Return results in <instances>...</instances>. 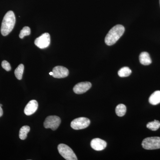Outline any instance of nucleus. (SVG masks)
<instances>
[{
  "label": "nucleus",
  "mask_w": 160,
  "mask_h": 160,
  "mask_svg": "<svg viewBox=\"0 0 160 160\" xmlns=\"http://www.w3.org/2000/svg\"><path fill=\"white\" fill-rule=\"evenodd\" d=\"M16 22L15 16L12 11H8L5 15L2 22L1 33L4 36L8 35L13 28Z\"/></svg>",
  "instance_id": "obj_1"
},
{
  "label": "nucleus",
  "mask_w": 160,
  "mask_h": 160,
  "mask_svg": "<svg viewBox=\"0 0 160 160\" xmlns=\"http://www.w3.org/2000/svg\"><path fill=\"white\" fill-rule=\"evenodd\" d=\"M125 30V28L122 25H118L112 27L105 38L106 45L110 46L115 44L124 34Z\"/></svg>",
  "instance_id": "obj_2"
},
{
  "label": "nucleus",
  "mask_w": 160,
  "mask_h": 160,
  "mask_svg": "<svg viewBox=\"0 0 160 160\" xmlns=\"http://www.w3.org/2000/svg\"><path fill=\"white\" fill-rule=\"evenodd\" d=\"M58 150L60 155L65 159L67 160H77L76 155L71 149L67 145L64 144H60L58 146Z\"/></svg>",
  "instance_id": "obj_3"
},
{
  "label": "nucleus",
  "mask_w": 160,
  "mask_h": 160,
  "mask_svg": "<svg viewBox=\"0 0 160 160\" xmlns=\"http://www.w3.org/2000/svg\"><path fill=\"white\" fill-rule=\"evenodd\" d=\"M144 149L152 150L160 149V137H154L146 138L142 142Z\"/></svg>",
  "instance_id": "obj_4"
},
{
  "label": "nucleus",
  "mask_w": 160,
  "mask_h": 160,
  "mask_svg": "<svg viewBox=\"0 0 160 160\" xmlns=\"http://www.w3.org/2000/svg\"><path fill=\"white\" fill-rule=\"evenodd\" d=\"M61 122V119L59 117L49 116L46 118L44 122V126L46 129L50 128L52 130H55L59 126Z\"/></svg>",
  "instance_id": "obj_5"
},
{
  "label": "nucleus",
  "mask_w": 160,
  "mask_h": 160,
  "mask_svg": "<svg viewBox=\"0 0 160 160\" xmlns=\"http://www.w3.org/2000/svg\"><path fill=\"white\" fill-rule=\"evenodd\" d=\"M90 121L87 118L82 117L75 119L71 123V127L75 130L86 129L90 125Z\"/></svg>",
  "instance_id": "obj_6"
},
{
  "label": "nucleus",
  "mask_w": 160,
  "mask_h": 160,
  "mask_svg": "<svg viewBox=\"0 0 160 160\" xmlns=\"http://www.w3.org/2000/svg\"><path fill=\"white\" fill-rule=\"evenodd\" d=\"M50 37L49 33L46 32L43 33L35 40L34 43L40 49H45L50 45Z\"/></svg>",
  "instance_id": "obj_7"
},
{
  "label": "nucleus",
  "mask_w": 160,
  "mask_h": 160,
  "mask_svg": "<svg viewBox=\"0 0 160 160\" xmlns=\"http://www.w3.org/2000/svg\"><path fill=\"white\" fill-rule=\"evenodd\" d=\"M52 77L56 78H62L67 77L69 74L68 69L62 66H57L52 69Z\"/></svg>",
  "instance_id": "obj_8"
},
{
  "label": "nucleus",
  "mask_w": 160,
  "mask_h": 160,
  "mask_svg": "<svg viewBox=\"0 0 160 160\" xmlns=\"http://www.w3.org/2000/svg\"><path fill=\"white\" fill-rule=\"evenodd\" d=\"M91 86V83L89 82H82L78 83L73 87V92L76 94H82L89 90Z\"/></svg>",
  "instance_id": "obj_9"
},
{
  "label": "nucleus",
  "mask_w": 160,
  "mask_h": 160,
  "mask_svg": "<svg viewBox=\"0 0 160 160\" xmlns=\"http://www.w3.org/2000/svg\"><path fill=\"white\" fill-rule=\"evenodd\" d=\"M91 146L94 150L96 151H102L106 148L107 143L104 140L97 138L92 140Z\"/></svg>",
  "instance_id": "obj_10"
},
{
  "label": "nucleus",
  "mask_w": 160,
  "mask_h": 160,
  "mask_svg": "<svg viewBox=\"0 0 160 160\" xmlns=\"http://www.w3.org/2000/svg\"><path fill=\"white\" fill-rule=\"evenodd\" d=\"M38 106V102L36 100H31L27 104L24 109L25 114L27 116H30L33 114L37 110Z\"/></svg>",
  "instance_id": "obj_11"
},
{
  "label": "nucleus",
  "mask_w": 160,
  "mask_h": 160,
  "mask_svg": "<svg viewBox=\"0 0 160 160\" xmlns=\"http://www.w3.org/2000/svg\"><path fill=\"white\" fill-rule=\"evenodd\" d=\"M140 63L144 66H148L152 63L151 58L149 53L146 52H143L140 54L139 56Z\"/></svg>",
  "instance_id": "obj_12"
},
{
  "label": "nucleus",
  "mask_w": 160,
  "mask_h": 160,
  "mask_svg": "<svg viewBox=\"0 0 160 160\" xmlns=\"http://www.w3.org/2000/svg\"><path fill=\"white\" fill-rule=\"evenodd\" d=\"M149 102L152 105H157L160 103V90L155 91L149 98Z\"/></svg>",
  "instance_id": "obj_13"
},
{
  "label": "nucleus",
  "mask_w": 160,
  "mask_h": 160,
  "mask_svg": "<svg viewBox=\"0 0 160 160\" xmlns=\"http://www.w3.org/2000/svg\"><path fill=\"white\" fill-rule=\"evenodd\" d=\"M30 131V127L29 126H23L20 129L19 131V138L21 140L26 139L27 137V134Z\"/></svg>",
  "instance_id": "obj_14"
},
{
  "label": "nucleus",
  "mask_w": 160,
  "mask_h": 160,
  "mask_svg": "<svg viewBox=\"0 0 160 160\" xmlns=\"http://www.w3.org/2000/svg\"><path fill=\"white\" fill-rule=\"evenodd\" d=\"M131 69L128 67H124L121 68L118 72V74L120 77L124 78L129 76L131 74Z\"/></svg>",
  "instance_id": "obj_15"
},
{
  "label": "nucleus",
  "mask_w": 160,
  "mask_h": 160,
  "mask_svg": "<svg viewBox=\"0 0 160 160\" xmlns=\"http://www.w3.org/2000/svg\"><path fill=\"white\" fill-rule=\"evenodd\" d=\"M116 113L119 117H123L126 114V107L124 104H119L116 108Z\"/></svg>",
  "instance_id": "obj_16"
},
{
  "label": "nucleus",
  "mask_w": 160,
  "mask_h": 160,
  "mask_svg": "<svg viewBox=\"0 0 160 160\" xmlns=\"http://www.w3.org/2000/svg\"><path fill=\"white\" fill-rule=\"evenodd\" d=\"M24 70V66L23 64H20L15 70V75L16 77L18 80H21L22 79Z\"/></svg>",
  "instance_id": "obj_17"
},
{
  "label": "nucleus",
  "mask_w": 160,
  "mask_h": 160,
  "mask_svg": "<svg viewBox=\"0 0 160 160\" xmlns=\"http://www.w3.org/2000/svg\"><path fill=\"white\" fill-rule=\"evenodd\" d=\"M146 127L152 131H156L160 127V122L157 120H154L153 122L148 123Z\"/></svg>",
  "instance_id": "obj_18"
},
{
  "label": "nucleus",
  "mask_w": 160,
  "mask_h": 160,
  "mask_svg": "<svg viewBox=\"0 0 160 160\" xmlns=\"http://www.w3.org/2000/svg\"><path fill=\"white\" fill-rule=\"evenodd\" d=\"M30 33H31V30L30 28L28 26H25L20 32L19 38H20L22 39L26 36L30 35Z\"/></svg>",
  "instance_id": "obj_19"
},
{
  "label": "nucleus",
  "mask_w": 160,
  "mask_h": 160,
  "mask_svg": "<svg viewBox=\"0 0 160 160\" xmlns=\"http://www.w3.org/2000/svg\"><path fill=\"white\" fill-rule=\"evenodd\" d=\"M2 67L7 71H9L11 70V67L10 64L7 61H3L2 63Z\"/></svg>",
  "instance_id": "obj_20"
},
{
  "label": "nucleus",
  "mask_w": 160,
  "mask_h": 160,
  "mask_svg": "<svg viewBox=\"0 0 160 160\" xmlns=\"http://www.w3.org/2000/svg\"><path fill=\"white\" fill-rule=\"evenodd\" d=\"M3 112L2 109V107L0 106V117L2 116L3 115Z\"/></svg>",
  "instance_id": "obj_21"
},
{
  "label": "nucleus",
  "mask_w": 160,
  "mask_h": 160,
  "mask_svg": "<svg viewBox=\"0 0 160 160\" xmlns=\"http://www.w3.org/2000/svg\"><path fill=\"white\" fill-rule=\"evenodd\" d=\"M49 74L50 75L52 76L53 75V72H49Z\"/></svg>",
  "instance_id": "obj_22"
},
{
  "label": "nucleus",
  "mask_w": 160,
  "mask_h": 160,
  "mask_svg": "<svg viewBox=\"0 0 160 160\" xmlns=\"http://www.w3.org/2000/svg\"><path fill=\"white\" fill-rule=\"evenodd\" d=\"M0 106H1V107H2V104H0Z\"/></svg>",
  "instance_id": "obj_23"
},
{
  "label": "nucleus",
  "mask_w": 160,
  "mask_h": 160,
  "mask_svg": "<svg viewBox=\"0 0 160 160\" xmlns=\"http://www.w3.org/2000/svg\"></svg>",
  "instance_id": "obj_24"
}]
</instances>
